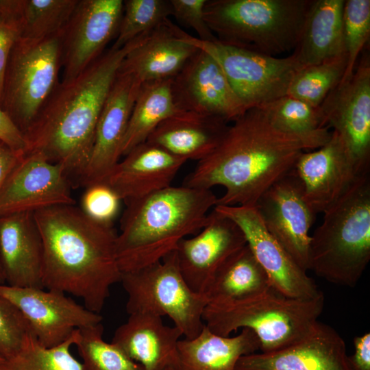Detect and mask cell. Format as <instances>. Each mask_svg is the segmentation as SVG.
<instances>
[{
	"label": "cell",
	"mask_w": 370,
	"mask_h": 370,
	"mask_svg": "<svg viewBox=\"0 0 370 370\" xmlns=\"http://www.w3.org/2000/svg\"><path fill=\"white\" fill-rule=\"evenodd\" d=\"M304 151L297 137L276 128L258 108L232 121L215 149L199 161L184 186L225 193L216 205L256 206L262 194L290 173Z\"/></svg>",
	"instance_id": "6da1fadb"
},
{
	"label": "cell",
	"mask_w": 370,
	"mask_h": 370,
	"mask_svg": "<svg viewBox=\"0 0 370 370\" xmlns=\"http://www.w3.org/2000/svg\"><path fill=\"white\" fill-rule=\"evenodd\" d=\"M150 32L119 49L110 48L79 75L59 82L25 133L27 153L42 154L79 182L88 164L97 124L127 54Z\"/></svg>",
	"instance_id": "7a4b0ae2"
},
{
	"label": "cell",
	"mask_w": 370,
	"mask_h": 370,
	"mask_svg": "<svg viewBox=\"0 0 370 370\" xmlns=\"http://www.w3.org/2000/svg\"><path fill=\"white\" fill-rule=\"evenodd\" d=\"M34 217L42 240L44 288L80 298L99 314L122 275L113 225L94 221L75 204L40 210Z\"/></svg>",
	"instance_id": "3957f363"
},
{
	"label": "cell",
	"mask_w": 370,
	"mask_h": 370,
	"mask_svg": "<svg viewBox=\"0 0 370 370\" xmlns=\"http://www.w3.org/2000/svg\"><path fill=\"white\" fill-rule=\"evenodd\" d=\"M217 198L210 189L182 185L126 202L116 241L121 272L140 269L175 251L180 241L206 224Z\"/></svg>",
	"instance_id": "277c9868"
},
{
	"label": "cell",
	"mask_w": 370,
	"mask_h": 370,
	"mask_svg": "<svg viewBox=\"0 0 370 370\" xmlns=\"http://www.w3.org/2000/svg\"><path fill=\"white\" fill-rule=\"evenodd\" d=\"M311 236L309 268L328 282L354 287L370 260V177H358L323 212Z\"/></svg>",
	"instance_id": "5b68a950"
},
{
	"label": "cell",
	"mask_w": 370,
	"mask_h": 370,
	"mask_svg": "<svg viewBox=\"0 0 370 370\" xmlns=\"http://www.w3.org/2000/svg\"><path fill=\"white\" fill-rule=\"evenodd\" d=\"M324 304L322 292L310 299L294 298L270 286L245 299L209 302L202 319L211 332L222 336L238 329H249L259 340L260 352H269L308 333L319 321Z\"/></svg>",
	"instance_id": "8992f818"
},
{
	"label": "cell",
	"mask_w": 370,
	"mask_h": 370,
	"mask_svg": "<svg viewBox=\"0 0 370 370\" xmlns=\"http://www.w3.org/2000/svg\"><path fill=\"white\" fill-rule=\"evenodd\" d=\"M312 0H207L204 20L226 45L271 56L293 51Z\"/></svg>",
	"instance_id": "52a82bcc"
},
{
	"label": "cell",
	"mask_w": 370,
	"mask_h": 370,
	"mask_svg": "<svg viewBox=\"0 0 370 370\" xmlns=\"http://www.w3.org/2000/svg\"><path fill=\"white\" fill-rule=\"evenodd\" d=\"M120 282L127 295L125 308L129 314L167 316L186 338H193L202 330L203 312L208 299L187 284L175 250L160 261L122 273Z\"/></svg>",
	"instance_id": "ba28073f"
},
{
	"label": "cell",
	"mask_w": 370,
	"mask_h": 370,
	"mask_svg": "<svg viewBox=\"0 0 370 370\" xmlns=\"http://www.w3.org/2000/svg\"><path fill=\"white\" fill-rule=\"evenodd\" d=\"M62 31L38 40L19 36L10 51L1 108L24 135L59 83Z\"/></svg>",
	"instance_id": "9c48e42d"
},
{
	"label": "cell",
	"mask_w": 370,
	"mask_h": 370,
	"mask_svg": "<svg viewBox=\"0 0 370 370\" xmlns=\"http://www.w3.org/2000/svg\"><path fill=\"white\" fill-rule=\"evenodd\" d=\"M180 39L210 55L221 66L234 91L249 110L286 95L301 66L293 55L279 58L219 42L204 41L173 24Z\"/></svg>",
	"instance_id": "30bf717a"
},
{
	"label": "cell",
	"mask_w": 370,
	"mask_h": 370,
	"mask_svg": "<svg viewBox=\"0 0 370 370\" xmlns=\"http://www.w3.org/2000/svg\"><path fill=\"white\" fill-rule=\"evenodd\" d=\"M321 126L341 138L358 175L370 170V56L365 51L352 75L340 82L317 107Z\"/></svg>",
	"instance_id": "8fae6325"
},
{
	"label": "cell",
	"mask_w": 370,
	"mask_h": 370,
	"mask_svg": "<svg viewBox=\"0 0 370 370\" xmlns=\"http://www.w3.org/2000/svg\"><path fill=\"white\" fill-rule=\"evenodd\" d=\"M0 295L18 308L31 333L46 347L63 343L77 329L102 322L99 313L88 310L60 291L4 284H0Z\"/></svg>",
	"instance_id": "7c38bea8"
},
{
	"label": "cell",
	"mask_w": 370,
	"mask_h": 370,
	"mask_svg": "<svg viewBox=\"0 0 370 370\" xmlns=\"http://www.w3.org/2000/svg\"><path fill=\"white\" fill-rule=\"evenodd\" d=\"M256 208L267 231L305 271L309 268L310 230L316 214L304 197L294 169L269 188Z\"/></svg>",
	"instance_id": "4fadbf2b"
},
{
	"label": "cell",
	"mask_w": 370,
	"mask_h": 370,
	"mask_svg": "<svg viewBox=\"0 0 370 370\" xmlns=\"http://www.w3.org/2000/svg\"><path fill=\"white\" fill-rule=\"evenodd\" d=\"M123 10L122 0H79L62 31V81L73 79L102 55L116 36Z\"/></svg>",
	"instance_id": "5bb4252c"
},
{
	"label": "cell",
	"mask_w": 370,
	"mask_h": 370,
	"mask_svg": "<svg viewBox=\"0 0 370 370\" xmlns=\"http://www.w3.org/2000/svg\"><path fill=\"white\" fill-rule=\"evenodd\" d=\"M71 184L60 164L51 162L40 153H27L1 188L0 217L75 204Z\"/></svg>",
	"instance_id": "9a60e30c"
},
{
	"label": "cell",
	"mask_w": 370,
	"mask_h": 370,
	"mask_svg": "<svg viewBox=\"0 0 370 370\" xmlns=\"http://www.w3.org/2000/svg\"><path fill=\"white\" fill-rule=\"evenodd\" d=\"M214 209L240 227L273 288L285 296L300 299L313 298L321 293L307 271L267 231L256 206L216 205Z\"/></svg>",
	"instance_id": "2e32d148"
},
{
	"label": "cell",
	"mask_w": 370,
	"mask_h": 370,
	"mask_svg": "<svg viewBox=\"0 0 370 370\" xmlns=\"http://www.w3.org/2000/svg\"><path fill=\"white\" fill-rule=\"evenodd\" d=\"M175 102L182 110L232 122L248 109L238 97L219 64L198 51L172 78Z\"/></svg>",
	"instance_id": "e0dca14e"
},
{
	"label": "cell",
	"mask_w": 370,
	"mask_h": 370,
	"mask_svg": "<svg viewBox=\"0 0 370 370\" xmlns=\"http://www.w3.org/2000/svg\"><path fill=\"white\" fill-rule=\"evenodd\" d=\"M246 244L238 225L213 208L201 230L178 243L175 253L180 271L193 291L204 295L219 268Z\"/></svg>",
	"instance_id": "ac0fdd59"
},
{
	"label": "cell",
	"mask_w": 370,
	"mask_h": 370,
	"mask_svg": "<svg viewBox=\"0 0 370 370\" xmlns=\"http://www.w3.org/2000/svg\"><path fill=\"white\" fill-rule=\"evenodd\" d=\"M141 84L133 75L118 71L100 114L90 160L79 184L86 187L103 181L121 160L130 118Z\"/></svg>",
	"instance_id": "d6986e66"
},
{
	"label": "cell",
	"mask_w": 370,
	"mask_h": 370,
	"mask_svg": "<svg viewBox=\"0 0 370 370\" xmlns=\"http://www.w3.org/2000/svg\"><path fill=\"white\" fill-rule=\"evenodd\" d=\"M236 370H353L346 344L331 326L318 321L298 341L269 352L243 356Z\"/></svg>",
	"instance_id": "ffe728a7"
},
{
	"label": "cell",
	"mask_w": 370,
	"mask_h": 370,
	"mask_svg": "<svg viewBox=\"0 0 370 370\" xmlns=\"http://www.w3.org/2000/svg\"><path fill=\"white\" fill-rule=\"evenodd\" d=\"M294 171L303 184L304 199L315 214L334 204L362 176L334 130L322 147L301 153Z\"/></svg>",
	"instance_id": "44dd1931"
},
{
	"label": "cell",
	"mask_w": 370,
	"mask_h": 370,
	"mask_svg": "<svg viewBox=\"0 0 370 370\" xmlns=\"http://www.w3.org/2000/svg\"><path fill=\"white\" fill-rule=\"evenodd\" d=\"M103 182L125 203L169 187L186 160L145 141L130 150Z\"/></svg>",
	"instance_id": "7402d4cb"
},
{
	"label": "cell",
	"mask_w": 370,
	"mask_h": 370,
	"mask_svg": "<svg viewBox=\"0 0 370 370\" xmlns=\"http://www.w3.org/2000/svg\"><path fill=\"white\" fill-rule=\"evenodd\" d=\"M182 336L179 328L165 325L161 317L134 313L117 328L111 343L143 370H176Z\"/></svg>",
	"instance_id": "603a6c76"
},
{
	"label": "cell",
	"mask_w": 370,
	"mask_h": 370,
	"mask_svg": "<svg viewBox=\"0 0 370 370\" xmlns=\"http://www.w3.org/2000/svg\"><path fill=\"white\" fill-rule=\"evenodd\" d=\"M0 259L5 284L44 288L42 240L34 213L0 217Z\"/></svg>",
	"instance_id": "cb8c5ba5"
},
{
	"label": "cell",
	"mask_w": 370,
	"mask_h": 370,
	"mask_svg": "<svg viewBox=\"0 0 370 370\" xmlns=\"http://www.w3.org/2000/svg\"><path fill=\"white\" fill-rule=\"evenodd\" d=\"M168 18L130 51L119 72L132 74L142 84L173 78L198 49L178 38Z\"/></svg>",
	"instance_id": "d4e9b609"
},
{
	"label": "cell",
	"mask_w": 370,
	"mask_h": 370,
	"mask_svg": "<svg viewBox=\"0 0 370 370\" xmlns=\"http://www.w3.org/2000/svg\"><path fill=\"white\" fill-rule=\"evenodd\" d=\"M227 123L219 117L185 111L160 123L146 141L186 161L199 162L218 146Z\"/></svg>",
	"instance_id": "484cf974"
},
{
	"label": "cell",
	"mask_w": 370,
	"mask_h": 370,
	"mask_svg": "<svg viewBox=\"0 0 370 370\" xmlns=\"http://www.w3.org/2000/svg\"><path fill=\"white\" fill-rule=\"evenodd\" d=\"M345 0H312L291 55L304 66L345 54L343 12Z\"/></svg>",
	"instance_id": "4316f807"
},
{
	"label": "cell",
	"mask_w": 370,
	"mask_h": 370,
	"mask_svg": "<svg viewBox=\"0 0 370 370\" xmlns=\"http://www.w3.org/2000/svg\"><path fill=\"white\" fill-rule=\"evenodd\" d=\"M258 350L259 340L249 329H242L233 336H222L204 325L195 337L180 340L176 370H236L241 357Z\"/></svg>",
	"instance_id": "83f0119b"
},
{
	"label": "cell",
	"mask_w": 370,
	"mask_h": 370,
	"mask_svg": "<svg viewBox=\"0 0 370 370\" xmlns=\"http://www.w3.org/2000/svg\"><path fill=\"white\" fill-rule=\"evenodd\" d=\"M184 112L175 102L172 78L143 83L130 118L122 156L145 142L162 121Z\"/></svg>",
	"instance_id": "f1b7e54d"
},
{
	"label": "cell",
	"mask_w": 370,
	"mask_h": 370,
	"mask_svg": "<svg viewBox=\"0 0 370 370\" xmlns=\"http://www.w3.org/2000/svg\"><path fill=\"white\" fill-rule=\"evenodd\" d=\"M270 286L266 273L246 244L219 268L204 295L209 302L238 300Z\"/></svg>",
	"instance_id": "f546056e"
},
{
	"label": "cell",
	"mask_w": 370,
	"mask_h": 370,
	"mask_svg": "<svg viewBox=\"0 0 370 370\" xmlns=\"http://www.w3.org/2000/svg\"><path fill=\"white\" fill-rule=\"evenodd\" d=\"M258 108L279 130L300 139L306 151L319 149L331 137L328 128L321 126L317 108L302 101L285 95Z\"/></svg>",
	"instance_id": "4dcf8cb0"
},
{
	"label": "cell",
	"mask_w": 370,
	"mask_h": 370,
	"mask_svg": "<svg viewBox=\"0 0 370 370\" xmlns=\"http://www.w3.org/2000/svg\"><path fill=\"white\" fill-rule=\"evenodd\" d=\"M77 330L65 342L53 347L42 346L30 333L16 354L0 362V370H82V363L71 352L77 341Z\"/></svg>",
	"instance_id": "1f68e13d"
},
{
	"label": "cell",
	"mask_w": 370,
	"mask_h": 370,
	"mask_svg": "<svg viewBox=\"0 0 370 370\" xmlns=\"http://www.w3.org/2000/svg\"><path fill=\"white\" fill-rule=\"evenodd\" d=\"M346 55L301 68L292 79L286 95L317 108L342 79Z\"/></svg>",
	"instance_id": "d6a6232c"
},
{
	"label": "cell",
	"mask_w": 370,
	"mask_h": 370,
	"mask_svg": "<svg viewBox=\"0 0 370 370\" xmlns=\"http://www.w3.org/2000/svg\"><path fill=\"white\" fill-rule=\"evenodd\" d=\"M79 0H21L20 37L38 40L60 32Z\"/></svg>",
	"instance_id": "836d02e7"
},
{
	"label": "cell",
	"mask_w": 370,
	"mask_h": 370,
	"mask_svg": "<svg viewBox=\"0 0 370 370\" xmlns=\"http://www.w3.org/2000/svg\"><path fill=\"white\" fill-rule=\"evenodd\" d=\"M103 335L102 323L77 330L75 345L82 359V370H143Z\"/></svg>",
	"instance_id": "e575fe53"
},
{
	"label": "cell",
	"mask_w": 370,
	"mask_h": 370,
	"mask_svg": "<svg viewBox=\"0 0 370 370\" xmlns=\"http://www.w3.org/2000/svg\"><path fill=\"white\" fill-rule=\"evenodd\" d=\"M171 15L169 1H123V14L112 48H121L140 35L153 31Z\"/></svg>",
	"instance_id": "d590c367"
},
{
	"label": "cell",
	"mask_w": 370,
	"mask_h": 370,
	"mask_svg": "<svg viewBox=\"0 0 370 370\" xmlns=\"http://www.w3.org/2000/svg\"><path fill=\"white\" fill-rule=\"evenodd\" d=\"M370 36V1L345 0L343 12V38L346 69L341 82L349 78Z\"/></svg>",
	"instance_id": "8d00e7d4"
},
{
	"label": "cell",
	"mask_w": 370,
	"mask_h": 370,
	"mask_svg": "<svg viewBox=\"0 0 370 370\" xmlns=\"http://www.w3.org/2000/svg\"><path fill=\"white\" fill-rule=\"evenodd\" d=\"M30 333L21 311L0 295V358L7 360L16 354Z\"/></svg>",
	"instance_id": "74e56055"
},
{
	"label": "cell",
	"mask_w": 370,
	"mask_h": 370,
	"mask_svg": "<svg viewBox=\"0 0 370 370\" xmlns=\"http://www.w3.org/2000/svg\"><path fill=\"white\" fill-rule=\"evenodd\" d=\"M82 196L81 210L90 219L101 223L113 225L121 202L116 192L105 182L86 187Z\"/></svg>",
	"instance_id": "f35d334b"
},
{
	"label": "cell",
	"mask_w": 370,
	"mask_h": 370,
	"mask_svg": "<svg viewBox=\"0 0 370 370\" xmlns=\"http://www.w3.org/2000/svg\"><path fill=\"white\" fill-rule=\"evenodd\" d=\"M21 0H0V108L10 51L21 33Z\"/></svg>",
	"instance_id": "ab89813d"
},
{
	"label": "cell",
	"mask_w": 370,
	"mask_h": 370,
	"mask_svg": "<svg viewBox=\"0 0 370 370\" xmlns=\"http://www.w3.org/2000/svg\"><path fill=\"white\" fill-rule=\"evenodd\" d=\"M207 0H170L171 15L176 20L194 29L199 39L204 41L217 40L204 20V7Z\"/></svg>",
	"instance_id": "60d3db41"
},
{
	"label": "cell",
	"mask_w": 370,
	"mask_h": 370,
	"mask_svg": "<svg viewBox=\"0 0 370 370\" xmlns=\"http://www.w3.org/2000/svg\"><path fill=\"white\" fill-rule=\"evenodd\" d=\"M0 140L17 151L27 153V144L24 134L1 108Z\"/></svg>",
	"instance_id": "b9f144b4"
},
{
	"label": "cell",
	"mask_w": 370,
	"mask_h": 370,
	"mask_svg": "<svg viewBox=\"0 0 370 370\" xmlns=\"http://www.w3.org/2000/svg\"><path fill=\"white\" fill-rule=\"evenodd\" d=\"M354 352L349 356L353 370H370V333L354 338Z\"/></svg>",
	"instance_id": "7bdbcfd3"
},
{
	"label": "cell",
	"mask_w": 370,
	"mask_h": 370,
	"mask_svg": "<svg viewBox=\"0 0 370 370\" xmlns=\"http://www.w3.org/2000/svg\"><path fill=\"white\" fill-rule=\"evenodd\" d=\"M25 154L0 140V191L8 175Z\"/></svg>",
	"instance_id": "ee69618b"
},
{
	"label": "cell",
	"mask_w": 370,
	"mask_h": 370,
	"mask_svg": "<svg viewBox=\"0 0 370 370\" xmlns=\"http://www.w3.org/2000/svg\"><path fill=\"white\" fill-rule=\"evenodd\" d=\"M5 284V279L4 275L3 269L2 267L1 259H0V284Z\"/></svg>",
	"instance_id": "f6af8a7d"
},
{
	"label": "cell",
	"mask_w": 370,
	"mask_h": 370,
	"mask_svg": "<svg viewBox=\"0 0 370 370\" xmlns=\"http://www.w3.org/2000/svg\"><path fill=\"white\" fill-rule=\"evenodd\" d=\"M2 360H3V359L0 358V362H1Z\"/></svg>",
	"instance_id": "bcb514c9"
},
{
	"label": "cell",
	"mask_w": 370,
	"mask_h": 370,
	"mask_svg": "<svg viewBox=\"0 0 370 370\" xmlns=\"http://www.w3.org/2000/svg\"><path fill=\"white\" fill-rule=\"evenodd\" d=\"M169 370H174V369H169Z\"/></svg>",
	"instance_id": "7dc6e473"
}]
</instances>
